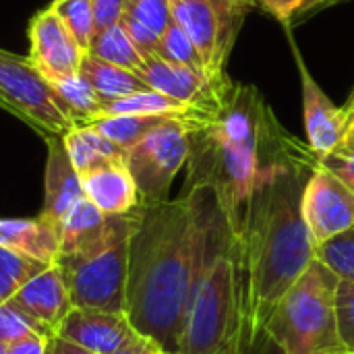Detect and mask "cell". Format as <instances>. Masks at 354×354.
Instances as JSON below:
<instances>
[{
	"mask_svg": "<svg viewBox=\"0 0 354 354\" xmlns=\"http://www.w3.org/2000/svg\"><path fill=\"white\" fill-rule=\"evenodd\" d=\"M0 247L44 266H54L60 255L56 226L41 218H0Z\"/></svg>",
	"mask_w": 354,
	"mask_h": 354,
	"instance_id": "obj_18",
	"label": "cell"
},
{
	"mask_svg": "<svg viewBox=\"0 0 354 354\" xmlns=\"http://www.w3.org/2000/svg\"><path fill=\"white\" fill-rule=\"evenodd\" d=\"M156 354H172V353H166V351H162V348H160V351H158Z\"/></svg>",
	"mask_w": 354,
	"mask_h": 354,
	"instance_id": "obj_45",
	"label": "cell"
},
{
	"mask_svg": "<svg viewBox=\"0 0 354 354\" xmlns=\"http://www.w3.org/2000/svg\"><path fill=\"white\" fill-rule=\"evenodd\" d=\"M158 56H162L166 60H172L176 64H185V66H189V68H193L197 73H203L207 77V71H205V64H203V58H201L197 46L193 44V39L174 21L160 35Z\"/></svg>",
	"mask_w": 354,
	"mask_h": 354,
	"instance_id": "obj_28",
	"label": "cell"
},
{
	"mask_svg": "<svg viewBox=\"0 0 354 354\" xmlns=\"http://www.w3.org/2000/svg\"><path fill=\"white\" fill-rule=\"evenodd\" d=\"M137 224V209L108 216L104 232L85 247L58 255L56 270L75 307L124 313L129 247Z\"/></svg>",
	"mask_w": 354,
	"mask_h": 354,
	"instance_id": "obj_6",
	"label": "cell"
},
{
	"mask_svg": "<svg viewBox=\"0 0 354 354\" xmlns=\"http://www.w3.org/2000/svg\"><path fill=\"white\" fill-rule=\"evenodd\" d=\"M301 212L315 251L354 228V191L317 164L303 189Z\"/></svg>",
	"mask_w": 354,
	"mask_h": 354,
	"instance_id": "obj_10",
	"label": "cell"
},
{
	"mask_svg": "<svg viewBox=\"0 0 354 354\" xmlns=\"http://www.w3.org/2000/svg\"><path fill=\"white\" fill-rule=\"evenodd\" d=\"M29 334H39L29 317H25L10 301L0 307V344H12ZM41 336V334H39Z\"/></svg>",
	"mask_w": 354,
	"mask_h": 354,
	"instance_id": "obj_33",
	"label": "cell"
},
{
	"mask_svg": "<svg viewBox=\"0 0 354 354\" xmlns=\"http://www.w3.org/2000/svg\"><path fill=\"white\" fill-rule=\"evenodd\" d=\"M0 354H8V348H6V344H0Z\"/></svg>",
	"mask_w": 354,
	"mask_h": 354,
	"instance_id": "obj_44",
	"label": "cell"
},
{
	"mask_svg": "<svg viewBox=\"0 0 354 354\" xmlns=\"http://www.w3.org/2000/svg\"><path fill=\"white\" fill-rule=\"evenodd\" d=\"M93 10L95 31L118 25L124 15V0H89Z\"/></svg>",
	"mask_w": 354,
	"mask_h": 354,
	"instance_id": "obj_36",
	"label": "cell"
},
{
	"mask_svg": "<svg viewBox=\"0 0 354 354\" xmlns=\"http://www.w3.org/2000/svg\"><path fill=\"white\" fill-rule=\"evenodd\" d=\"M62 141L79 176L95 168H102L106 164H120L127 158L124 149H120L116 143H112L91 124H81L71 129L66 135H62Z\"/></svg>",
	"mask_w": 354,
	"mask_h": 354,
	"instance_id": "obj_19",
	"label": "cell"
},
{
	"mask_svg": "<svg viewBox=\"0 0 354 354\" xmlns=\"http://www.w3.org/2000/svg\"><path fill=\"white\" fill-rule=\"evenodd\" d=\"M220 216L207 189L137 207L129 247L124 313L135 332L162 351L180 354V336L193 278Z\"/></svg>",
	"mask_w": 354,
	"mask_h": 354,
	"instance_id": "obj_1",
	"label": "cell"
},
{
	"mask_svg": "<svg viewBox=\"0 0 354 354\" xmlns=\"http://www.w3.org/2000/svg\"><path fill=\"white\" fill-rule=\"evenodd\" d=\"M158 351H160V346L151 338H147V336H143V334L137 332L120 348H116L114 353L110 354H156Z\"/></svg>",
	"mask_w": 354,
	"mask_h": 354,
	"instance_id": "obj_39",
	"label": "cell"
},
{
	"mask_svg": "<svg viewBox=\"0 0 354 354\" xmlns=\"http://www.w3.org/2000/svg\"><path fill=\"white\" fill-rule=\"evenodd\" d=\"M87 52L100 60H106L110 64H116L133 73H137L143 66V56L139 54V50L135 48V44L131 41V37L127 35L120 23L108 29L95 31Z\"/></svg>",
	"mask_w": 354,
	"mask_h": 354,
	"instance_id": "obj_24",
	"label": "cell"
},
{
	"mask_svg": "<svg viewBox=\"0 0 354 354\" xmlns=\"http://www.w3.org/2000/svg\"><path fill=\"white\" fill-rule=\"evenodd\" d=\"M48 147L46 174H44V205L37 218L56 226L62 216L85 197L81 187V176L75 170L62 137L44 139Z\"/></svg>",
	"mask_w": 354,
	"mask_h": 354,
	"instance_id": "obj_16",
	"label": "cell"
},
{
	"mask_svg": "<svg viewBox=\"0 0 354 354\" xmlns=\"http://www.w3.org/2000/svg\"><path fill=\"white\" fill-rule=\"evenodd\" d=\"M336 311H338V332L344 346V353L354 354V282L342 280L338 282L336 292Z\"/></svg>",
	"mask_w": 354,
	"mask_h": 354,
	"instance_id": "obj_32",
	"label": "cell"
},
{
	"mask_svg": "<svg viewBox=\"0 0 354 354\" xmlns=\"http://www.w3.org/2000/svg\"><path fill=\"white\" fill-rule=\"evenodd\" d=\"M189 151V127L180 118L162 120L127 151L124 164L137 185L141 205L168 201L170 187L187 166Z\"/></svg>",
	"mask_w": 354,
	"mask_h": 354,
	"instance_id": "obj_8",
	"label": "cell"
},
{
	"mask_svg": "<svg viewBox=\"0 0 354 354\" xmlns=\"http://www.w3.org/2000/svg\"><path fill=\"white\" fill-rule=\"evenodd\" d=\"M79 73L93 87V91L100 95L102 102H110V100L147 89V85L139 79L137 73L120 68V66L110 64L106 60H100L89 52L83 54Z\"/></svg>",
	"mask_w": 354,
	"mask_h": 354,
	"instance_id": "obj_22",
	"label": "cell"
},
{
	"mask_svg": "<svg viewBox=\"0 0 354 354\" xmlns=\"http://www.w3.org/2000/svg\"><path fill=\"white\" fill-rule=\"evenodd\" d=\"M10 303L25 317H29L37 332L46 338L56 336L60 324L75 307L56 266H50L35 278H31L10 299Z\"/></svg>",
	"mask_w": 354,
	"mask_h": 354,
	"instance_id": "obj_15",
	"label": "cell"
},
{
	"mask_svg": "<svg viewBox=\"0 0 354 354\" xmlns=\"http://www.w3.org/2000/svg\"><path fill=\"white\" fill-rule=\"evenodd\" d=\"M172 21L197 46L207 77L226 81V62L245 21L247 8L241 0H168Z\"/></svg>",
	"mask_w": 354,
	"mask_h": 354,
	"instance_id": "obj_9",
	"label": "cell"
},
{
	"mask_svg": "<svg viewBox=\"0 0 354 354\" xmlns=\"http://www.w3.org/2000/svg\"><path fill=\"white\" fill-rule=\"evenodd\" d=\"M162 120H166V116H100L89 124L120 149L129 151Z\"/></svg>",
	"mask_w": 354,
	"mask_h": 354,
	"instance_id": "obj_25",
	"label": "cell"
},
{
	"mask_svg": "<svg viewBox=\"0 0 354 354\" xmlns=\"http://www.w3.org/2000/svg\"><path fill=\"white\" fill-rule=\"evenodd\" d=\"M102 116H166V118H180L187 122L205 118L193 108L149 87L110 102H102Z\"/></svg>",
	"mask_w": 354,
	"mask_h": 354,
	"instance_id": "obj_20",
	"label": "cell"
},
{
	"mask_svg": "<svg viewBox=\"0 0 354 354\" xmlns=\"http://www.w3.org/2000/svg\"><path fill=\"white\" fill-rule=\"evenodd\" d=\"M135 334L137 332L127 313L91 307H73L56 332L58 338H64L93 354L114 353Z\"/></svg>",
	"mask_w": 354,
	"mask_h": 354,
	"instance_id": "obj_14",
	"label": "cell"
},
{
	"mask_svg": "<svg viewBox=\"0 0 354 354\" xmlns=\"http://www.w3.org/2000/svg\"><path fill=\"white\" fill-rule=\"evenodd\" d=\"M243 309L245 292L236 236L218 216L193 278L180 354H224Z\"/></svg>",
	"mask_w": 354,
	"mask_h": 354,
	"instance_id": "obj_4",
	"label": "cell"
},
{
	"mask_svg": "<svg viewBox=\"0 0 354 354\" xmlns=\"http://www.w3.org/2000/svg\"><path fill=\"white\" fill-rule=\"evenodd\" d=\"M317 259H322L338 278L354 282V228L342 236L330 241L328 245L315 251Z\"/></svg>",
	"mask_w": 354,
	"mask_h": 354,
	"instance_id": "obj_30",
	"label": "cell"
},
{
	"mask_svg": "<svg viewBox=\"0 0 354 354\" xmlns=\"http://www.w3.org/2000/svg\"><path fill=\"white\" fill-rule=\"evenodd\" d=\"M224 354H280V351L274 346V342L268 338V334L257 328L251 307L247 303V297H245V309L241 313L239 326Z\"/></svg>",
	"mask_w": 354,
	"mask_h": 354,
	"instance_id": "obj_27",
	"label": "cell"
},
{
	"mask_svg": "<svg viewBox=\"0 0 354 354\" xmlns=\"http://www.w3.org/2000/svg\"><path fill=\"white\" fill-rule=\"evenodd\" d=\"M322 4H324V0H307V6H305L303 12H309V10H313V8H319Z\"/></svg>",
	"mask_w": 354,
	"mask_h": 354,
	"instance_id": "obj_42",
	"label": "cell"
},
{
	"mask_svg": "<svg viewBox=\"0 0 354 354\" xmlns=\"http://www.w3.org/2000/svg\"><path fill=\"white\" fill-rule=\"evenodd\" d=\"M0 108L39 137H62L75 129L62 112L52 85L33 68L27 56L0 48Z\"/></svg>",
	"mask_w": 354,
	"mask_h": 354,
	"instance_id": "obj_7",
	"label": "cell"
},
{
	"mask_svg": "<svg viewBox=\"0 0 354 354\" xmlns=\"http://www.w3.org/2000/svg\"><path fill=\"white\" fill-rule=\"evenodd\" d=\"M46 354H93L64 338H58V336H52L48 338V344H46Z\"/></svg>",
	"mask_w": 354,
	"mask_h": 354,
	"instance_id": "obj_40",
	"label": "cell"
},
{
	"mask_svg": "<svg viewBox=\"0 0 354 354\" xmlns=\"http://www.w3.org/2000/svg\"><path fill=\"white\" fill-rule=\"evenodd\" d=\"M46 344H48V338L46 336L29 334L25 338L15 340L6 348H8V354H46Z\"/></svg>",
	"mask_w": 354,
	"mask_h": 354,
	"instance_id": "obj_38",
	"label": "cell"
},
{
	"mask_svg": "<svg viewBox=\"0 0 354 354\" xmlns=\"http://www.w3.org/2000/svg\"><path fill=\"white\" fill-rule=\"evenodd\" d=\"M342 110L346 114V139H344V143L354 145V89L351 97H348V102L342 106Z\"/></svg>",
	"mask_w": 354,
	"mask_h": 354,
	"instance_id": "obj_41",
	"label": "cell"
},
{
	"mask_svg": "<svg viewBox=\"0 0 354 354\" xmlns=\"http://www.w3.org/2000/svg\"><path fill=\"white\" fill-rule=\"evenodd\" d=\"M77 44L83 48V52L89 50L91 37L95 35V23H93V10L89 0H52L50 2Z\"/></svg>",
	"mask_w": 354,
	"mask_h": 354,
	"instance_id": "obj_29",
	"label": "cell"
},
{
	"mask_svg": "<svg viewBox=\"0 0 354 354\" xmlns=\"http://www.w3.org/2000/svg\"><path fill=\"white\" fill-rule=\"evenodd\" d=\"M85 197L106 216H124L137 209L139 191L124 162L106 164L81 176Z\"/></svg>",
	"mask_w": 354,
	"mask_h": 354,
	"instance_id": "obj_17",
	"label": "cell"
},
{
	"mask_svg": "<svg viewBox=\"0 0 354 354\" xmlns=\"http://www.w3.org/2000/svg\"><path fill=\"white\" fill-rule=\"evenodd\" d=\"M124 17L139 21L158 35L172 23L168 0H124Z\"/></svg>",
	"mask_w": 354,
	"mask_h": 354,
	"instance_id": "obj_31",
	"label": "cell"
},
{
	"mask_svg": "<svg viewBox=\"0 0 354 354\" xmlns=\"http://www.w3.org/2000/svg\"><path fill=\"white\" fill-rule=\"evenodd\" d=\"M189 172L185 191L207 189L236 236L255 189L280 166L317 156L286 135L255 87L230 85L218 112L187 122Z\"/></svg>",
	"mask_w": 354,
	"mask_h": 354,
	"instance_id": "obj_2",
	"label": "cell"
},
{
	"mask_svg": "<svg viewBox=\"0 0 354 354\" xmlns=\"http://www.w3.org/2000/svg\"><path fill=\"white\" fill-rule=\"evenodd\" d=\"M108 224V216L102 214L87 197L79 199L56 224L60 255L73 253L93 239H97Z\"/></svg>",
	"mask_w": 354,
	"mask_h": 354,
	"instance_id": "obj_21",
	"label": "cell"
},
{
	"mask_svg": "<svg viewBox=\"0 0 354 354\" xmlns=\"http://www.w3.org/2000/svg\"><path fill=\"white\" fill-rule=\"evenodd\" d=\"M137 75L149 89L160 91L203 116L218 112L226 91L232 85L230 79L214 81L203 73L166 60L158 54L143 58V66L137 71Z\"/></svg>",
	"mask_w": 354,
	"mask_h": 354,
	"instance_id": "obj_11",
	"label": "cell"
},
{
	"mask_svg": "<svg viewBox=\"0 0 354 354\" xmlns=\"http://www.w3.org/2000/svg\"><path fill=\"white\" fill-rule=\"evenodd\" d=\"M336 2H342V0H324L322 6H330V4H336Z\"/></svg>",
	"mask_w": 354,
	"mask_h": 354,
	"instance_id": "obj_43",
	"label": "cell"
},
{
	"mask_svg": "<svg viewBox=\"0 0 354 354\" xmlns=\"http://www.w3.org/2000/svg\"><path fill=\"white\" fill-rule=\"evenodd\" d=\"M27 37V58L48 83H58L79 73L85 52L52 4L29 21Z\"/></svg>",
	"mask_w": 354,
	"mask_h": 354,
	"instance_id": "obj_12",
	"label": "cell"
},
{
	"mask_svg": "<svg viewBox=\"0 0 354 354\" xmlns=\"http://www.w3.org/2000/svg\"><path fill=\"white\" fill-rule=\"evenodd\" d=\"M120 25L124 27L127 35L131 37V41L135 44V48L139 50V54L143 58L158 54V50H160V35L158 33H153L149 27H145L139 21H135L131 17H124V15L120 19Z\"/></svg>",
	"mask_w": 354,
	"mask_h": 354,
	"instance_id": "obj_35",
	"label": "cell"
},
{
	"mask_svg": "<svg viewBox=\"0 0 354 354\" xmlns=\"http://www.w3.org/2000/svg\"><path fill=\"white\" fill-rule=\"evenodd\" d=\"M295 58L301 73L303 87V118L307 131L309 149L322 160L324 156L338 149L346 139V114L342 108L334 106L326 91L315 83L309 68L305 66L299 50L295 48Z\"/></svg>",
	"mask_w": 354,
	"mask_h": 354,
	"instance_id": "obj_13",
	"label": "cell"
},
{
	"mask_svg": "<svg viewBox=\"0 0 354 354\" xmlns=\"http://www.w3.org/2000/svg\"><path fill=\"white\" fill-rule=\"evenodd\" d=\"M319 160L284 164L251 195L236 234L243 290L259 330L315 255L301 197Z\"/></svg>",
	"mask_w": 354,
	"mask_h": 354,
	"instance_id": "obj_3",
	"label": "cell"
},
{
	"mask_svg": "<svg viewBox=\"0 0 354 354\" xmlns=\"http://www.w3.org/2000/svg\"><path fill=\"white\" fill-rule=\"evenodd\" d=\"M50 85L54 89L58 106L73 120L75 127L89 124L102 116V100L81 73Z\"/></svg>",
	"mask_w": 354,
	"mask_h": 354,
	"instance_id": "obj_23",
	"label": "cell"
},
{
	"mask_svg": "<svg viewBox=\"0 0 354 354\" xmlns=\"http://www.w3.org/2000/svg\"><path fill=\"white\" fill-rule=\"evenodd\" d=\"M319 164L324 168H328L330 172H334L340 180H344L354 191V145L342 143L338 149L324 156L319 160Z\"/></svg>",
	"mask_w": 354,
	"mask_h": 354,
	"instance_id": "obj_34",
	"label": "cell"
},
{
	"mask_svg": "<svg viewBox=\"0 0 354 354\" xmlns=\"http://www.w3.org/2000/svg\"><path fill=\"white\" fill-rule=\"evenodd\" d=\"M50 266L21 257L0 247V307L6 305L31 278Z\"/></svg>",
	"mask_w": 354,
	"mask_h": 354,
	"instance_id": "obj_26",
	"label": "cell"
},
{
	"mask_svg": "<svg viewBox=\"0 0 354 354\" xmlns=\"http://www.w3.org/2000/svg\"><path fill=\"white\" fill-rule=\"evenodd\" d=\"M338 282L340 278L315 257L288 288L263 326L280 354H346L338 332Z\"/></svg>",
	"mask_w": 354,
	"mask_h": 354,
	"instance_id": "obj_5",
	"label": "cell"
},
{
	"mask_svg": "<svg viewBox=\"0 0 354 354\" xmlns=\"http://www.w3.org/2000/svg\"><path fill=\"white\" fill-rule=\"evenodd\" d=\"M247 8L259 6L268 12H272L280 21H290L295 15L303 12L307 6V0H241Z\"/></svg>",
	"mask_w": 354,
	"mask_h": 354,
	"instance_id": "obj_37",
	"label": "cell"
}]
</instances>
